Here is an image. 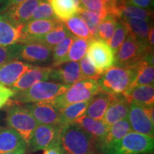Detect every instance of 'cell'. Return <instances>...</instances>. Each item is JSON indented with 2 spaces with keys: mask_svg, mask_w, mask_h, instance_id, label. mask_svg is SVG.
I'll return each mask as SVG.
<instances>
[{
  "mask_svg": "<svg viewBox=\"0 0 154 154\" xmlns=\"http://www.w3.org/2000/svg\"><path fill=\"white\" fill-rule=\"evenodd\" d=\"M49 79L70 86L83 80L81 75L79 63L78 61H72L54 67L50 74Z\"/></svg>",
  "mask_w": 154,
  "mask_h": 154,
  "instance_id": "5bb4252c",
  "label": "cell"
},
{
  "mask_svg": "<svg viewBox=\"0 0 154 154\" xmlns=\"http://www.w3.org/2000/svg\"><path fill=\"white\" fill-rule=\"evenodd\" d=\"M77 14L86 23L89 30L90 34L94 39H99L98 38V30L101 22V19L95 13L79 7Z\"/></svg>",
  "mask_w": 154,
  "mask_h": 154,
  "instance_id": "e575fe53",
  "label": "cell"
},
{
  "mask_svg": "<svg viewBox=\"0 0 154 154\" xmlns=\"http://www.w3.org/2000/svg\"><path fill=\"white\" fill-rule=\"evenodd\" d=\"M33 66V65L19 59H14L0 66V85L10 87Z\"/></svg>",
  "mask_w": 154,
  "mask_h": 154,
  "instance_id": "9a60e30c",
  "label": "cell"
},
{
  "mask_svg": "<svg viewBox=\"0 0 154 154\" xmlns=\"http://www.w3.org/2000/svg\"><path fill=\"white\" fill-rule=\"evenodd\" d=\"M120 21L127 30V34L142 42H148V35L152 27L151 22L136 19H121Z\"/></svg>",
  "mask_w": 154,
  "mask_h": 154,
  "instance_id": "484cf974",
  "label": "cell"
},
{
  "mask_svg": "<svg viewBox=\"0 0 154 154\" xmlns=\"http://www.w3.org/2000/svg\"><path fill=\"white\" fill-rule=\"evenodd\" d=\"M20 48V44L6 47L0 46V66L10 61L19 59Z\"/></svg>",
  "mask_w": 154,
  "mask_h": 154,
  "instance_id": "ab89813d",
  "label": "cell"
},
{
  "mask_svg": "<svg viewBox=\"0 0 154 154\" xmlns=\"http://www.w3.org/2000/svg\"><path fill=\"white\" fill-rule=\"evenodd\" d=\"M16 94L14 90L7 86L0 85V109L5 107Z\"/></svg>",
  "mask_w": 154,
  "mask_h": 154,
  "instance_id": "60d3db41",
  "label": "cell"
},
{
  "mask_svg": "<svg viewBox=\"0 0 154 154\" xmlns=\"http://www.w3.org/2000/svg\"><path fill=\"white\" fill-rule=\"evenodd\" d=\"M131 131V128L128 118L122 119L109 127L107 134L103 140L97 146V148H99L100 151L103 153L108 148L118 142Z\"/></svg>",
  "mask_w": 154,
  "mask_h": 154,
  "instance_id": "603a6c76",
  "label": "cell"
},
{
  "mask_svg": "<svg viewBox=\"0 0 154 154\" xmlns=\"http://www.w3.org/2000/svg\"><path fill=\"white\" fill-rule=\"evenodd\" d=\"M57 19L54 15L49 0H41L37 8L34 12L30 21L45 20V19Z\"/></svg>",
  "mask_w": 154,
  "mask_h": 154,
  "instance_id": "f35d334b",
  "label": "cell"
},
{
  "mask_svg": "<svg viewBox=\"0 0 154 154\" xmlns=\"http://www.w3.org/2000/svg\"><path fill=\"white\" fill-rule=\"evenodd\" d=\"M130 105L123 94L114 95L113 101L108 108L102 119L103 124L109 128L115 123L127 118Z\"/></svg>",
  "mask_w": 154,
  "mask_h": 154,
  "instance_id": "ac0fdd59",
  "label": "cell"
},
{
  "mask_svg": "<svg viewBox=\"0 0 154 154\" xmlns=\"http://www.w3.org/2000/svg\"><path fill=\"white\" fill-rule=\"evenodd\" d=\"M127 4L151 10L153 7V0H128Z\"/></svg>",
  "mask_w": 154,
  "mask_h": 154,
  "instance_id": "b9f144b4",
  "label": "cell"
},
{
  "mask_svg": "<svg viewBox=\"0 0 154 154\" xmlns=\"http://www.w3.org/2000/svg\"><path fill=\"white\" fill-rule=\"evenodd\" d=\"M153 34H154V31H153V26H152V27L150 29L149 32V35H148V42H149V44H150L151 47L153 48Z\"/></svg>",
  "mask_w": 154,
  "mask_h": 154,
  "instance_id": "f6af8a7d",
  "label": "cell"
},
{
  "mask_svg": "<svg viewBox=\"0 0 154 154\" xmlns=\"http://www.w3.org/2000/svg\"><path fill=\"white\" fill-rule=\"evenodd\" d=\"M19 59L36 64L49 63L52 59V49L42 44L29 42L20 44Z\"/></svg>",
  "mask_w": 154,
  "mask_h": 154,
  "instance_id": "7c38bea8",
  "label": "cell"
},
{
  "mask_svg": "<svg viewBox=\"0 0 154 154\" xmlns=\"http://www.w3.org/2000/svg\"><path fill=\"white\" fill-rule=\"evenodd\" d=\"M41 0H26L2 11L15 24L24 26L29 22Z\"/></svg>",
  "mask_w": 154,
  "mask_h": 154,
  "instance_id": "e0dca14e",
  "label": "cell"
},
{
  "mask_svg": "<svg viewBox=\"0 0 154 154\" xmlns=\"http://www.w3.org/2000/svg\"><path fill=\"white\" fill-rule=\"evenodd\" d=\"M9 128L15 131L28 146L38 124L24 106L14 104L9 108L6 116Z\"/></svg>",
  "mask_w": 154,
  "mask_h": 154,
  "instance_id": "52a82bcc",
  "label": "cell"
},
{
  "mask_svg": "<svg viewBox=\"0 0 154 154\" xmlns=\"http://www.w3.org/2000/svg\"><path fill=\"white\" fill-rule=\"evenodd\" d=\"M56 17L64 22L78 13L79 6L74 0H49Z\"/></svg>",
  "mask_w": 154,
  "mask_h": 154,
  "instance_id": "83f0119b",
  "label": "cell"
},
{
  "mask_svg": "<svg viewBox=\"0 0 154 154\" xmlns=\"http://www.w3.org/2000/svg\"><path fill=\"white\" fill-rule=\"evenodd\" d=\"M63 24L66 26L67 29L70 32V33H72L74 36H78L79 38H85L88 41L94 39L90 34L89 30L86 23L78 14L71 17L66 22H63Z\"/></svg>",
  "mask_w": 154,
  "mask_h": 154,
  "instance_id": "f546056e",
  "label": "cell"
},
{
  "mask_svg": "<svg viewBox=\"0 0 154 154\" xmlns=\"http://www.w3.org/2000/svg\"><path fill=\"white\" fill-rule=\"evenodd\" d=\"M59 145L64 154H94L97 148L92 137L74 123L61 128Z\"/></svg>",
  "mask_w": 154,
  "mask_h": 154,
  "instance_id": "6da1fadb",
  "label": "cell"
},
{
  "mask_svg": "<svg viewBox=\"0 0 154 154\" xmlns=\"http://www.w3.org/2000/svg\"><path fill=\"white\" fill-rule=\"evenodd\" d=\"M79 7L95 13L101 21L109 14L106 6L102 0H80Z\"/></svg>",
  "mask_w": 154,
  "mask_h": 154,
  "instance_id": "8d00e7d4",
  "label": "cell"
},
{
  "mask_svg": "<svg viewBox=\"0 0 154 154\" xmlns=\"http://www.w3.org/2000/svg\"><path fill=\"white\" fill-rule=\"evenodd\" d=\"M130 103L143 106H153L154 87L153 85L136 86L129 88L123 94Z\"/></svg>",
  "mask_w": 154,
  "mask_h": 154,
  "instance_id": "7402d4cb",
  "label": "cell"
},
{
  "mask_svg": "<svg viewBox=\"0 0 154 154\" xmlns=\"http://www.w3.org/2000/svg\"><path fill=\"white\" fill-rule=\"evenodd\" d=\"M24 1H26V0H5L0 6V12H2V11L9 9V7L22 3Z\"/></svg>",
  "mask_w": 154,
  "mask_h": 154,
  "instance_id": "7bdbcfd3",
  "label": "cell"
},
{
  "mask_svg": "<svg viewBox=\"0 0 154 154\" xmlns=\"http://www.w3.org/2000/svg\"><path fill=\"white\" fill-rule=\"evenodd\" d=\"M118 19L112 14H108L100 22L98 30V38L108 43L114 32Z\"/></svg>",
  "mask_w": 154,
  "mask_h": 154,
  "instance_id": "836d02e7",
  "label": "cell"
},
{
  "mask_svg": "<svg viewBox=\"0 0 154 154\" xmlns=\"http://www.w3.org/2000/svg\"><path fill=\"white\" fill-rule=\"evenodd\" d=\"M74 124L87 133L95 140L97 146L103 140L109 129L102 121L94 120L85 114L77 119Z\"/></svg>",
  "mask_w": 154,
  "mask_h": 154,
  "instance_id": "ffe728a7",
  "label": "cell"
},
{
  "mask_svg": "<svg viewBox=\"0 0 154 154\" xmlns=\"http://www.w3.org/2000/svg\"><path fill=\"white\" fill-rule=\"evenodd\" d=\"M27 145L17 133L9 127H0V154L17 151Z\"/></svg>",
  "mask_w": 154,
  "mask_h": 154,
  "instance_id": "cb8c5ba5",
  "label": "cell"
},
{
  "mask_svg": "<svg viewBox=\"0 0 154 154\" xmlns=\"http://www.w3.org/2000/svg\"><path fill=\"white\" fill-rule=\"evenodd\" d=\"M153 52L146 56L137 65V74L132 87L136 86L153 85ZM131 87V88H132Z\"/></svg>",
  "mask_w": 154,
  "mask_h": 154,
  "instance_id": "4316f807",
  "label": "cell"
},
{
  "mask_svg": "<svg viewBox=\"0 0 154 154\" xmlns=\"http://www.w3.org/2000/svg\"><path fill=\"white\" fill-rule=\"evenodd\" d=\"M70 86L52 82H40L25 91L17 92L13 100L17 104L37 102H51L64 93Z\"/></svg>",
  "mask_w": 154,
  "mask_h": 154,
  "instance_id": "3957f363",
  "label": "cell"
},
{
  "mask_svg": "<svg viewBox=\"0 0 154 154\" xmlns=\"http://www.w3.org/2000/svg\"><path fill=\"white\" fill-rule=\"evenodd\" d=\"M61 23L58 19L30 21L23 26L22 38L20 44L28 38L38 37L49 33L58 27Z\"/></svg>",
  "mask_w": 154,
  "mask_h": 154,
  "instance_id": "d6986e66",
  "label": "cell"
},
{
  "mask_svg": "<svg viewBox=\"0 0 154 154\" xmlns=\"http://www.w3.org/2000/svg\"><path fill=\"white\" fill-rule=\"evenodd\" d=\"M4 1H5V0H0V5H1L2 4V2H3Z\"/></svg>",
  "mask_w": 154,
  "mask_h": 154,
  "instance_id": "681fc988",
  "label": "cell"
},
{
  "mask_svg": "<svg viewBox=\"0 0 154 154\" xmlns=\"http://www.w3.org/2000/svg\"><path fill=\"white\" fill-rule=\"evenodd\" d=\"M76 36L73 35L72 33H69L62 42L57 44L52 49V59L53 67H57L61 64L64 58L66 57L67 54L74 42Z\"/></svg>",
  "mask_w": 154,
  "mask_h": 154,
  "instance_id": "d6a6232c",
  "label": "cell"
},
{
  "mask_svg": "<svg viewBox=\"0 0 154 154\" xmlns=\"http://www.w3.org/2000/svg\"><path fill=\"white\" fill-rule=\"evenodd\" d=\"M113 98L114 95L99 91L89 101L85 115L94 120L102 121Z\"/></svg>",
  "mask_w": 154,
  "mask_h": 154,
  "instance_id": "44dd1931",
  "label": "cell"
},
{
  "mask_svg": "<svg viewBox=\"0 0 154 154\" xmlns=\"http://www.w3.org/2000/svg\"><path fill=\"white\" fill-rule=\"evenodd\" d=\"M88 43L89 41L85 38L75 37L74 42L69 48L66 57L64 58L61 64L81 60L85 56L88 49Z\"/></svg>",
  "mask_w": 154,
  "mask_h": 154,
  "instance_id": "4dcf8cb0",
  "label": "cell"
},
{
  "mask_svg": "<svg viewBox=\"0 0 154 154\" xmlns=\"http://www.w3.org/2000/svg\"><path fill=\"white\" fill-rule=\"evenodd\" d=\"M69 33L70 32L67 29L66 26L63 24V22H62L58 27L51 31L49 33L38 36V37L28 38L23 42L22 44L34 42V43L42 44L53 49L57 44L62 42L69 35Z\"/></svg>",
  "mask_w": 154,
  "mask_h": 154,
  "instance_id": "d4e9b609",
  "label": "cell"
},
{
  "mask_svg": "<svg viewBox=\"0 0 154 154\" xmlns=\"http://www.w3.org/2000/svg\"><path fill=\"white\" fill-rule=\"evenodd\" d=\"M127 36V30L124 24L120 20L118 21L116 25L114 32L111 39L108 42V45L112 49L113 52L115 54L118 51L119 48L124 43Z\"/></svg>",
  "mask_w": 154,
  "mask_h": 154,
  "instance_id": "d590c367",
  "label": "cell"
},
{
  "mask_svg": "<svg viewBox=\"0 0 154 154\" xmlns=\"http://www.w3.org/2000/svg\"><path fill=\"white\" fill-rule=\"evenodd\" d=\"M118 2L121 5H124L125 4H127V2H128V0H118Z\"/></svg>",
  "mask_w": 154,
  "mask_h": 154,
  "instance_id": "7dc6e473",
  "label": "cell"
},
{
  "mask_svg": "<svg viewBox=\"0 0 154 154\" xmlns=\"http://www.w3.org/2000/svg\"><path fill=\"white\" fill-rule=\"evenodd\" d=\"M127 118L131 131L153 138V106H143L131 103Z\"/></svg>",
  "mask_w": 154,
  "mask_h": 154,
  "instance_id": "ba28073f",
  "label": "cell"
},
{
  "mask_svg": "<svg viewBox=\"0 0 154 154\" xmlns=\"http://www.w3.org/2000/svg\"><path fill=\"white\" fill-rule=\"evenodd\" d=\"M26 148H22V149H19L17 151L10 152V153H7L5 154H24L25 151H26Z\"/></svg>",
  "mask_w": 154,
  "mask_h": 154,
  "instance_id": "bcb514c9",
  "label": "cell"
},
{
  "mask_svg": "<svg viewBox=\"0 0 154 154\" xmlns=\"http://www.w3.org/2000/svg\"><path fill=\"white\" fill-rule=\"evenodd\" d=\"M62 127L53 125L38 124L29 142L27 148L30 153L45 150L54 144L59 143Z\"/></svg>",
  "mask_w": 154,
  "mask_h": 154,
  "instance_id": "30bf717a",
  "label": "cell"
},
{
  "mask_svg": "<svg viewBox=\"0 0 154 154\" xmlns=\"http://www.w3.org/2000/svg\"><path fill=\"white\" fill-rule=\"evenodd\" d=\"M79 65L82 79H94L98 81L103 75V74L96 70L86 56H84L81 59Z\"/></svg>",
  "mask_w": 154,
  "mask_h": 154,
  "instance_id": "74e56055",
  "label": "cell"
},
{
  "mask_svg": "<svg viewBox=\"0 0 154 154\" xmlns=\"http://www.w3.org/2000/svg\"><path fill=\"white\" fill-rule=\"evenodd\" d=\"M43 154H64L59 143H57L44 150Z\"/></svg>",
  "mask_w": 154,
  "mask_h": 154,
  "instance_id": "ee69618b",
  "label": "cell"
},
{
  "mask_svg": "<svg viewBox=\"0 0 154 154\" xmlns=\"http://www.w3.org/2000/svg\"><path fill=\"white\" fill-rule=\"evenodd\" d=\"M23 26L15 24L3 12H0V46L20 44Z\"/></svg>",
  "mask_w": 154,
  "mask_h": 154,
  "instance_id": "2e32d148",
  "label": "cell"
},
{
  "mask_svg": "<svg viewBox=\"0 0 154 154\" xmlns=\"http://www.w3.org/2000/svg\"><path fill=\"white\" fill-rule=\"evenodd\" d=\"M137 74V66L133 67L111 66L98 80L100 91L117 95L123 94L133 86Z\"/></svg>",
  "mask_w": 154,
  "mask_h": 154,
  "instance_id": "7a4b0ae2",
  "label": "cell"
},
{
  "mask_svg": "<svg viewBox=\"0 0 154 154\" xmlns=\"http://www.w3.org/2000/svg\"><path fill=\"white\" fill-rule=\"evenodd\" d=\"M153 52V48L149 42H142L136 40L132 36H127L114 55V66H136L146 56Z\"/></svg>",
  "mask_w": 154,
  "mask_h": 154,
  "instance_id": "277c9868",
  "label": "cell"
},
{
  "mask_svg": "<svg viewBox=\"0 0 154 154\" xmlns=\"http://www.w3.org/2000/svg\"><path fill=\"white\" fill-rule=\"evenodd\" d=\"M24 106L28 109L38 124L61 126L59 111L50 102L27 103Z\"/></svg>",
  "mask_w": 154,
  "mask_h": 154,
  "instance_id": "8fae6325",
  "label": "cell"
},
{
  "mask_svg": "<svg viewBox=\"0 0 154 154\" xmlns=\"http://www.w3.org/2000/svg\"><path fill=\"white\" fill-rule=\"evenodd\" d=\"M88 103L89 101L73 103L59 111L61 118L60 126L63 127L73 124L77 119L85 114Z\"/></svg>",
  "mask_w": 154,
  "mask_h": 154,
  "instance_id": "f1b7e54d",
  "label": "cell"
},
{
  "mask_svg": "<svg viewBox=\"0 0 154 154\" xmlns=\"http://www.w3.org/2000/svg\"><path fill=\"white\" fill-rule=\"evenodd\" d=\"M51 67H42L34 66L22 75L16 82L10 86L16 92H20L28 89L34 84L40 82H46L49 79L52 71Z\"/></svg>",
  "mask_w": 154,
  "mask_h": 154,
  "instance_id": "4fadbf2b",
  "label": "cell"
},
{
  "mask_svg": "<svg viewBox=\"0 0 154 154\" xmlns=\"http://www.w3.org/2000/svg\"><path fill=\"white\" fill-rule=\"evenodd\" d=\"M154 149L153 138L131 131L103 152V154H144Z\"/></svg>",
  "mask_w": 154,
  "mask_h": 154,
  "instance_id": "8992f818",
  "label": "cell"
},
{
  "mask_svg": "<svg viewBox=\"0 0 154 154\" xmlns=\"http://www.w3.org/2000/svg\"><path fill=\"white\" fill-rule=\"evenodd\" d=\"M75 2H76V3L77 4V5H78L79 6L80 5V0H74Z\"/></svg>",
  "mask_w": 154,
  "mask_h": 154,
  "instance_id": "c3c4849f",
  "label": "cell"
},
{
  "mask_svg": "<svg viewBox=\"0 0 154 154\" xmlns=\"http://www.w3.org/2000/svg\"><path fill=\"white\" fill-rule=\"evenodd\" d=\"M99 91L97 80L83 79L71 86L64 93L57 96L50 103L60 111L73 103L90 101Z\"/></svg>",
  "mask_w": 154,
  "mask_h": 154,
  "instance_id": "5b68a950",
  "label": "cell"
},
{
  "mask_svg": "<svg viewBox=\"0 0 154 154\" xmlns=\"http://www.w3.org/2000/svg\"><path fill=\"white\" fill-rule=\"evenodd\" d=\"M86 57L96 70L101 74L114 64V53L108 44L101 39L89 41Z\"/></svg>",
  "mask_w": 154,
  "mask_h": 154,
  "instance_id": "9c48e42d",
  "label": "cell"
},
{
  "mask_svg": "<svg viewBox=\"0 0 154 154\" xmlns=\"http://www.w3.org/2000/svg\"><path fill=\"white\" fill-rule=\"evenodd\" d=\"M153 11L136 6L125 4L121 7V19H136L151 22Z\"/></svg>",
  "mask_w": 154,
  "mask_h": 154,
  "instance_id": "1f68e13d",
  "label": "cell"
}]
</instances>
